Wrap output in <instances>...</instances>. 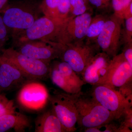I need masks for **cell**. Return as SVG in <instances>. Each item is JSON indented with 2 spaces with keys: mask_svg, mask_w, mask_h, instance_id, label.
I'll use <instances>...</instances> for the list:
<instances>
[{
  "mask_svg": "<svg viewBox=\"0 0 132 132\" xmlns=\"http://www.w3.org/2000/svg\"><path fill=\"white\" fill-rule=\"evenodd\" d=\"M41 3L20 0L8 4L2 16L12 39L30 27L43 14Z\"/></svg>",
  "mask_w": 132,
  "mask_h": 132,
  "instance_id": "obj_1",
  "label": "cell"
},
{
  "mask_svg": "<svg viewBox=\"0 0 132 132\" xmlns=\"http://www.w3.org/2000/svg\"><path fill=\"white\" fill-rule=\"evenodd\" d=\"M75 104L78 113L77 124L80 127L100 128L115 120L110 111L90 95L82 92L77 94Z\"/></svg>",
  "mask_w": 132,
  "mask_h": 132,
  "instance_id": "obj_2",
  "label": "cell"
},
{
  "mask_svg": "<svg viewBox=\"0 0 132 132\" xmlns=\"http://www.w3.org/2000/svg\"><path fill=\"white\" fill-rule=\"evenodd\" d=\"M64 23L59 24L47 16H41L30 27L12 39L13 45L35 40L63 45V28Z\"/></svg>",
  "mask_w": 132,
  "mask_h": 132,
  "instance_id": "obj_3",
  "label": "cell"
},
{
  "mask_svg": "<svg viewBox=\"0 0 132 132\" xmlns=\"http://www.w3.org/2000/svg\"><path fill=\"white\" fill-rule=\"evenodd\" d=\"M49 92L52 108L67 132L75 131L78 120L75 101L78 93L72 94L54 88H51Z\"/></svg>",
  "mask_w": 132,
  "mask_h": 132,
  "instance_id": "obj_4",
  "label": "cell"
},
{
  "mask_svg": "<svg viewBox=\"0 0 132 132\" xmlns=\"http://www.w3.org/2000/svg\"><path fill=\"white\" fill-rule=\"evenodd\" d=\"M1 55L19 69L31 80H43L49 78L51 62L28 57L13 47L5 48Z\"/></svg>",
  "mask_w": 132,
  "mask_h": 132,
  "instance_id": "obj_5",
  "label": "cell"
},
{
  "mask_svg": "<svg viewBox=\"0 0 132 132\" xmlns=\"http://www.w3.org/2000/svg\"><path fill=\"white\" fill-rule=\"evenodd\" d=\"M97 43H88L84 41L64 45L60 58L67 62L78 75L99 52Z\"/></svg>",
  "mask_w": 132,
  "mask_h": 132,
  "instance_id": "obj_6",
  "label": "cell"
},
{
  "mask_svg": "<svg viewBox=\"0 0 132 132\" xmlns=\"http://www.w3.org/2000/svg\"><path fill=\"white\" fill-rule=\"evenodd\" d=\"M49 90L38 80L27 81L19 89L16 101L22 109L31 112L43 110L49 102Z\"/></svg>",
  "mask_w": 132,
  "mask_h": 132,
  "instance_id": "obj_7",
  "label": "cell"
},
{
  "mask_svg": "<svg viewBox=\"0 0 132 132\" xmlns=\"http://www.w3.org/2000/svg\"><path fill=\"white\" fill-rule=\"evenodd\" d=\"M93 86L90 94L113 114L115 120L120 119L132 108V101L124 97L118 90L104 85Z\"/></svg>",
  "mask_w": 132,
  "mask_h": 132,
  "instance_id": "obj_8",
  "label": "cell"
},
{
  "mask_svg": "<svg viewBox=\"0 0 132 132\" xmlns=\"http://www.w3.org/2000/svg\"><path fill=\"white\" fill-rule=\"evenodd\" d=\"M124 20L114 13L108 16L97 43L102 52L112 58L118 54L121 45L122 26Z\"/></svg>",
  "mask_w": 132,
  "mask_h": 132,
  "instance_id": "obj_9",
  "label": "cell"
},
{
  "mask_svg": "<svg viewBox=\"0 0 132 132\" xmlns=\"http://www.w3.org/2000/svg\"><path fill=\"white\" fill-rule=\"evenodd\" d=\"M49 78L53 83L61 90L72 94L81 92L85 84L70 65L62 61L51 63Z\"/></svg>",
  "mask_w": 132,
  "mask_h": 132,
  "instance_id": "obj_10",
  "label": "cell"
},
{
  "mask_svg": "<svg viewBox=\"0 0 132 132\" xmlns=\"http://www.w3.org/2000/svg\"><path fill=\"white\" fill-rule=\"evenodd\" d=\"M64 46L60 43L35 40L18 43L12 47L28 57L51 62L59 59Z\"/></svg>",
  "mask_w": 132,
  "mask_h": 132,
  "instance_id": "obj_11",
  "label": "cell"
},
{
  "mask_svg": "<svg viewBox=\"0 0 132 132\" xmlns=\"http://www.w3.org/2000/svg\"><path fill=\"white\" fill-rule=\"evenodd\" d=\"M132 80V67L122 53L111 59L106 77L102 85L116 89Z\"/></svg>",
  "mask_w": 132,
  "mask_h": 132,
  "instance_id": "obj_12",
  "label": "cell"
},
{
  "mask_svg": "<svg viewBox=\"0 0 132 132\" xmlns=\"http://www.w3.org/2000/svg\"><path fill=\"white\" fill-rule=\"evenodd\" d=\"M112 58L103 52L95 55L81 75L85 84L93 86L102 85L106 77Z\"/></svg>",
  "mask_w": 132,
  "mask_h": 132,
  "instance_id": "obj_13",
  "label": "cell"
},
{
  "mask_svg": "<svg viewBox=\"0 0 132 132\" xmlns=\"http://www.w3.org/2000/svg\"><path fill=\"white\" fill-rule=\"evenodd\" d=\"M30 80L19 69L0 55V93L20 89Z\"/></svg>",
  "mask_w": 132,
  "mask_h": 132,
  "instance_id": "obj_14",
  "label": "cell"
},
{
  "mask_svg": "<svg viewBox=\"0 0 132 132\" xmlns=\"http://www.w3.org/2000/svg\"><path fill=\"white\" fill-rule=\"evenodd\" d=\"M92 18L91 12H87L67 21L63 26L64 45L84 41Z\"/></svg>",
  "mask_w": 132,
  "mask_h": 132,
  "instance_id": "obj_15",
  "label": "cell"
},
{
  "mask_svg": "<svg viewBox=\"0 0 132 132\" xmlns=\"http://www.w3.org/2000/svg\"><path fill=\"white\" fill-rule=\"evenodd\" d=\"M70 0H43L40 8L43 15L59 24L69 19Z\"/></svg>",
  "mask_w": 132,
  "mask_h": 132,
  "instance_id": "obj_16",
  "label": "cell"
},
{
  "mask_svg": "<svg viewBox=\"0 0 132 132\" xmlns=\"http://www.w3.org/2000/svg\"><path fill=\"white\" fill-rule=\"evenodd\" d=\"M30 126L31 122L28 117L18 111L0 117V132L12 130L16 132H24Z\"/></svg>",
  "mask_w": 132,
  "mask_h": 132,
  "instance_id": "obj_17",
  "label": "cell"
},
{
  "mask_svg": "<svg viewBox=\"0 0 132 132\" xmlns=\"http://www.w3.org/2000/svg\"><path fill=\"white\" fill-rule=\"evenodd\" d=\"M35 132H67L52 109L38 116L35 121Z\"/></svg>",
  "mask_w": 132,
  "mask_h": 132,
  "instance_id": "obj_18",
  "label": "cell"
},
{
  "mask_svg": "<svg viewBox=\"0 0 132 132\" xmlns=\"http://www.w3.org/2000/svg\"><path fill=\"white\" fill-rule=\"evenodd\" d=\"M108 16L103 14H100L92 17L86 39L88 43L96 42L98 36L103 29Z\"/></svg>",
  "mask_w": 132,
  "mask_h": 132,
  "instance_id": "obj_19",
  "label": "cell"
},
{
  "mask_svg": "<svg viewBox=\"0 0 132 132\" xmlns=\"http://www.w3.org/2000/svg\"><path fill=\"white\" fill-rule=\"evenodd\" d=\"M87 2V0H70L69 19L88 12L89 8Z\"/></svg>",
  "mask_w": 132,
  "mask_h": 132,
  "instance_id": "obj_20",
  "label": "cell"
},
{
  "mask_svg": "<svg viewBox=\"0 0 132 132\" xmlns=\"http://www.w3.org/2000/svg\"><path fill=\"white\" fill-rule=\"evenodd\" d=\"M17 111L13 100H9L4 93H0V117Z\"/></svg>",
  "mask_w": 132,
  "mask_h": 132,
  "instance_id": "obj_21",
  "label": "cell"
},
{
  "mask_svg": "<svg viewBox=\"0 0 132 132\" xmlns=\"http://www.w3.org/2000/svg\"><path fill=\"white\" fill-rule=\"evenodd\" d=\"M132 0H111V6L116 15L124 20V15Z\"/></svg>",
  "mask_w": 132,
  "mask_h": 132,
  "instance_id": "obj_22",
  "label": "cell"
},
{
  "mask_svg": "<svg viewBox=\"0 0 132 132\" xmlns=\"http://www.w3.org/2000/svg\"><path fill=\"white\" fill-rule=\"evenodd\" d=\"M9 32L3 20L2 16L0 15V55L8 40L9 39Z\"/></svg>",
  "mask_w": 132,
  "mask_h": 132,
  "instance_id": "obj_23",
  "label": "cell"
},
{
  "mask_svg": "<svg viewBox=\"0 0 132 132\" xmlns=\"http://www.w3.org/2000/svg\"><path fill=\"white\" fill-rule=\"evenodd\" d=\"M88 3L98 10L106 12L110 8V0H87Z\"/></svg>",
  "mask_w": 132,
  "mask_h": 132,
  "instance_id": "obj_24",
  "label": "cell"
},
{
  "mask_svg": "<svg viewBox=\"0 0 132 132\" xmlns=\"http://www.w3.org/2000/svg\"><path fill=\"white\" fill-rule=\"evenodd\" d=\"M124 40L125 43L132 42V17L125 19Z\"/></svg>",
  "mask_w": 132,
  "mask_h": 132,
  "instance_id": "obj_25",
  "label": "cell"
},
{
  "mask_svg": "<svg viewBox=\"0 0 132 132\" xmlns=\"http://www.w3.org/2000/svg\"><path fill=\"white\" fill-rule=\"evenodd\" d=\"M132 80L128 81L119 88V91L124 97L132 101Z\"/></svg>",
  "mask_w": 132,
  "mask_h": 132,
  "instance_id": "obj_26",
  "label": "cell"
},
{
  "mask_svg": "<svg viewBox=\"0 0 132 132\" xmlns=\"http://www.w3.org/2000/svg\"><path fill=\"white\" fill-rule=\"evenodd\" d=\"M122 53L130 66L132 67V42L125 43Z\"/></svg>",
  "mask_w": 132,
  "mask_h": 132,
  "instance_id": "obj_27",
  "label": "cell"
},
{
  "mask_svg": "<svg viewBox=\"0 0 132 132\" xmlns=\"http://www.w3.org/2000/svg\"><path fill=\"white\" fill-rule=\"evenodd\" d=\"M111 122L104 126L105 127V129L104 131H102V132H120L119 126L112 123Z\"/></svg>",
  "mask_w": 132,
  "mask_h": 132,
  "instance_id": "obj_28",
  "label": "cell"
},
{
  "mask_svg": "<svg viewBox=\"0 0 132 132\" xmlns=\"http://www.w3.org/2000/svg\"><path fill=\"white\" fill-rule=\"evenodd\" d=\"M132 17V2L127 9L124 15V20Z\"/></svg>",
  "mask_w": 132,
  "mask_h": 132,
  "instance_id": "obj_29",
  "label": "cell"
},
{
  "mask_svg": "<svg viewBox=\"0 0 132 132\" xmlns=\"http://www.w3.org/2000/svg\"><path fill=\"white\" fill-rule=\"evenodd\" d=\"M8 0H0V13H2L8 5Z\"/></svg>",
  "mask_w": 132,
  "mask_h": 132,
  "instance_id": "obj_30",
  "label": "cell"
},
{
  "mask_svg": "<svg viewBox=\"0 0 132 132\" xmlns=\"http://www.w3.org/2000/svg\"><path fill=\"white\" fill-rule=\"evenodd\" d=\"M100 128L98 127H90L85 128V132H102V131L100 130Z\"/></svg>",
  "mask_w": 132,
  "mask_h": 132,
  "instance_id": "obj_31",
  "label": "cell"
}]
</instances>
